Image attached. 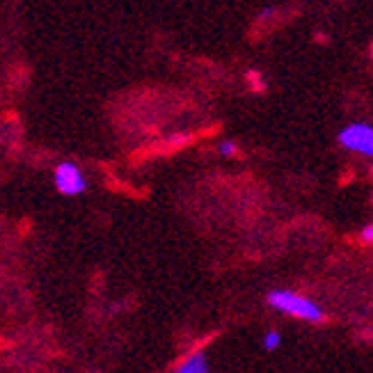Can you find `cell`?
<instances>
[{
	"label": "cell",
	"mask_w": 373,
	"mask_h": 373,
	"mask_svg": "<svg viewBox=\"0 0 373 373\" xmlns=\"http://www.w3.org/2000/svg\"><path fill=\"white\" fill-rule=\"evenodd\" d=\"M248 80L254 85V90H256V92H261L263 87H266V85L261 83V78H259V73H256V71H250V73H248Z\"/></svg>",
	"instance_id": "cell-8"
},
{
	"label": "cell",
	"mask_w": 373,
	"mask_h": 373,
	"mask_svg": "<svg viewBox=\"0 0 373 373\" xmlns=\"http://www.w3.org/2000/svg\"><path fill=\"white\" fill-rule=\"evenodd\" d=\"M53 183H56V191L60 195H67V197H76V195H83L87 191V176L71 160L58 163L56 172H53Z\"/></svg>",
	"instance_id": "cell-2"
},
{
	"label": "cell",
	"mask_w": 373,
	"mask_h": 373,
	"mask_svg": "<svg viewBox=\"0 0 373 373\" xmlns=\"http://www.w3.org/2000/svg\"><path fill=\"white\" fill-rule=\"evenodd\" d=\"M218 152L222 156H234L236 152H239V145H236L234 140H222L220 142V147H218Z\"/></svg>",
	"instance_id": "cell-6"
},
{
	"label": "cell",
	"mask_w": 373,
	"mask_h": 373,
	"mask_svg": "<svg viewBox=\"0 0 373 373\" xmlns=\"http://www.w3.org/2000/svg\"><path fill=\"white\" fill-rule=\"evenodd\" d=\"M359 241L366 243V245H371L373 243V225H366L362 232H359Z\"/></svg>",
	"instance_id": "cell-7"
},
{
	"label": "cell",
	"mask_w": 373,
	"mask_h": 373,
	"mask_svg": "<svg viewBox=\"0 0 373 373\" xmlns=\"http://www.w3.org/2000/svg\"><path fill=\"white\" fill-rule=\"evenodd\" d=\"M174 371H179V373H206L208 359H206L204 352L197 350V352H193V355H188L186 359H181Z\"/></svg>",
	"instance_id": "cell-4"
},
{
	"label": "cell",
	"mask_w": 373,
	"mask_h": 373,
	"mask_svg": "<svg viewBox=\"0 0 373 373\" xmlns=\"http://www.w3.org/2000/svg\"><path fill=\"white\" fill-rule=\"evenodd\" d=\"M263 348L266 350H277L282 346V337H280V332L277 330H270V332H266V335H263Z\"/></svg>",
	"instance_id": "cell-5"
},
{
	"label": "cell",
	"mask_w": 373,
	"mask_h": 373,
	"mask_svg": "<svg viewBox=\"0 0 373 373\" xmlns=\"http://www.w3.org/2000/svg\"><path fill=\"white\" fill-rule=\"evenodd\" d=\"M371 53H373V46H371Z\"/></svg>",
	"instance_id": "cell-9"
},
{
	"label": "cell",
	"mask_w": 373,
	"mask_h": 373,
	"mask_svg": "<svg viewBox=\"0 0 373 373\" xmlns=\"http://www.w3.org/2000/svg\"><path fill=\"white\" fill-rule=\"evenodd\" d=\"M339 145L350 149V152L362 154L366 158H373V126L364 124V121L348 124L339 133Z\"/></svg>",
	"instance_id": "cell-3"
},
{
	"label": "cell",
	"mask_w": 373,
	"mask_h": 373,
	"mask_svg": "<svg viewBox=\"0 0 373 373\" xmlns=\"http://www.w3.org/2000/svg\"><path fill=\"white\" fill-rule=\"evenodd\" d=\"M268 304L277 311H284L289 316L302 318V321H311V323H321L325 314L323 309L318 307L316 302H311L307 296H300L296 291H287V289H277L268 293Z\"/></svg>",
	"instance_id": "cell-1"
}]
</instances>
